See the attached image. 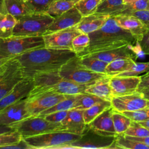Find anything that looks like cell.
Here are the masks:
<instances>
[{"label":"cell","mask_w":149,"mask_h":149,"mask_svg":"<svg viewBox=\"0 0 149 149\" xmlns=\"http://www.w3.org/2000/svg\"><path fill=\"white\" fill-rule=\"evenodd\" d=\"M141 93L142 96L146 100L149 101V88H146L140 91Z\"/></svg>","instance_id":"51"},{"label":"cell","mask_w":149,"mask_h":149,"mask_svg":"<svg viewBox=\"0 0 149 149\" xmlns=\"http://www.w3.org/2000/svg\"><path fill=\"white\" fill-rule=\"evenodd\" d=\"M113 108L111 107L99 115L91 122L87 125L88 128L95 133L105 136H116L112 114Z\"/></svg>","instance_id":"16"},{"label":"cell","mask_w":149,"mask_h":149,"mask_svg":"<svg viewBox=\"0 0 149 149\" xmlns=\"http://www.w3.org/2000/svg\"><path fill=\"white\" fill-rule=\"evenodd\" d=\"M77 57L79 63L86 69L95 72L105 73V69L108 64V62L88 55L77 56Z\"/></svg>","instance_id":"27"},{"label":"cell","mask_w":149,"mask_h":149,"mask_svg":"<svg viewBox=\"0 0 149 149\" xmlns=\"http://www.w3.org/2000/svg\"><path fill=\"white\" fill-rule=\"evenodd\" d=\"M148 108H149V101H148V104H147V106Z\"/></svg>","instance_id":"55"},{"label":"cell","mask_w":149,"mask_h":149,"mask_svg":"<svg viewBox=\"0 0 149 149\" xmlns=\"http://www.w3.org/2000/svg\"><path fill=\"white\" fill-rule=\"evenodd\" d=\"M121 113L132 120L137 122L149 119V108L147 107L133 111H124Z\"/></svg>","instance_id":"41"},{"label":"cell","mask_w":149,"mask_h":149,"mask_svg":"<svg viewBox=\"0 0 149 149\" xmlns=\"http://www.w3.org/2000/svg\"><path fill=\"white\" fill-rule=\"evenodd\" d=\"M27 99L24 98L0 111V125L11 124L31 116L27 109Z\"/></svg>","instance_id":"10"},{"label":"cell","mask_w":149,"mask_h":149,"mask_svg":"<svg viewBox=\"0 0 149 149\" xmlns=\"http://www.w3.org/2000/svg\"><path fill=\"white\" fill-rule=\"evenodd\" d=\"M23 139L22 135L16 130L0 134V148L13 144Z\"/></svg>","instance_id":"38"},{"label":"cell","mask_w":149,"mask_h":149,"mask_svg":"<svg viewBox=\"0 0 149 149\" xmlns=\"http://www.w3.org/2000/svg\"><path fill=\"white\" fill-rule=\"evenodd\" d=\"M101 0H79L75 7L82 15L87 16L96 12L97 7Z\"/></svg>","instance_id":"35"},{"label":"cell","mask_w":149,"mask_h":149,"mask_svg":"<svg viewBox=\"0 0 149 149\" xmlns=\"http://www.w3.org/2000/svg\"><path fill=\"white\" fill-rule=\"evenodd\" d=\"M59 74L63 79L83 84H93L101 79L109 77L105 73L95 72L82 66L78 61L77 55L62 66Z\"/></svg>","instance_id":"6"},{"label":"cell","mask_w":149,"mask_h":149,"mask_svg":"<svg viewBox=\"0 0 149 149\" xmlns=\"http://www.w3.org/2000/svg\"><path fill=\"white\" fill-rule=\"evenodd\" d=\"M104 101L101 98L87 93H80L76 95L74 108L80 110H85L97 102Z\"/></svg>","instance_id":"30"},{"label":"cell","mask_w":149,"mask_h":149,"mask_svg":"<svg viewBox=\"0 0 149 149\" xmlns=\"http://www.w3.org/2000/svg\"><path fill=\"white\" fill-rule=\"evenodd\" d=\"M44 47L42 36L0 38V60L9 61L28 51Z\"/></svg>","instance_id":"4"},{"label":"cell","mask_w":149,"mask_h":149,"mask_svg":"<svg viewBox=\"0 0 149 149\" xmlns=\"http://www.w3.org/2000/svg\"><path fill=\"white\" fill-rule=\"evenodd\" d=\"M111 77L101 79L89 86L85 92L94 94L101 99L111 101L113 97L109 84Z\"/></svg>","instance_id":"24"},{"label":"cell","mask_w":149,"mask_h":149,"mask_svg":"<svg viewBox=\"0 0 149 149\" xmlns=\"http://www.w3.org/2000/svg\"><path fill=\"white\" fill-rule=\"evenodd\" d=\"M116 148L149 149V146L140 141H137L125 137L123 133L117 134L115 136Z\"/></svg>","instance_id":"33"},{"label":"cell","mask_w":149,"mask_h":149,"mask_svg":"<svg viewBox=\"0 0 149 149\" xmlns=\"http://www.w3.org/2000/svg\"><path fill=\"white\" fill-rule=\"evenodd\" d=\"M2 1H3V0H0V8H1V5H2Z\"/></svg>","instance_id":"54"},{"label":"cell","mask_w":149,"mask_h":149,"mask_svg":"<svg viewBox=\"0 0 149 149\" xmlns=\"http://www.w3.org/2000/svg\"><path fill=\"white\" fill-rule=\"evenodd\" d=\"M83 111L74 108L69 110L66 117L61 122V131L82 136L87 128L83 118Z\"/></svg>","instance_id":"18"},{"label":"cell","mask_w":149,"mask_h":149,"mask_svg":"<svg viewBox=\"0 0 149 149\" xmlns=\"http://www.w3.org/2000/svg\"><path fill=\"white\" fill-rule=\"evenodd\" d=\"M69 111H63L54 112L49 113L43 117H44L47 120L54 122V123H61L64 119L66 117Z\"/></svg>","instance_id":"43"},{"label":"cell","mask_w":149,"mask_h":149,"mask_svg":"<svg viewBox=\"0 0 149 149\" xmlns=\"http://www.w3.org/2000/svg\"><path fill=\"white\" fill-rule=\"evenodd\" d=\"M91 84H79L62 79L54 85L44 88L37 93L29 94L27 98V99H30L40 94L48 93H58L63 95H76L84 93L87 87Z\"/></svg>","instance_id":"13"},{"label":"cell","mask_w":149,"mask_h":149,"mask_svg":"<svg viewBox=\"0 0 149 149\" xmlns=\"http://www.w3.org/2000/svg\"><path fill=\"white\" fill-rule=\"evenodd\" d=\"M78 1L54 0L49 5L46 13L55 17L74 7Z\"/></svg>","instance_id":"29"},{"label":"cell","mask_w":149,"mask_h":149,"mask_svg":"<svg viewBox=\"0 0 149 149\" xmlns=\"http://www.w3.org/2000/svg\"><path fill=\"white\" fill-rule=\"evenodd\" d=\"M0 12L3 14H10L17 18L33 12L26 0H3Z\"/></svg>","instance_id":"23"},{"label":"cell","mask_w":149,"mask_h":149,"mask_svg":"<svg viewBox=\"0 0 149 149\" xmlns=\"http://www.w3.org/2000/svg\"><path fill=\"white\" fill-rule=\"evenodd\" d=\"M112 107L111 102L104 100L83 111V118L86 125L89 124L105 109Z\"/></svg>","instance_id":"28"},{"label":"cell","mask_w":149,"mask_h":149,"mask_svg":"<svg viewBox=\"0 0 149 149\" xmlns=\"http://www.w3.org/2000/svg\"><path fill=\"white\" fill-rule=\"evenodd\" d=\"M149 72V62H136L129 70L123 72L115 76H138L142 73H146Z\"/></svg>","instance_id":"37"},{"label":"cell","mask_w":149,"mask_h":149,"mask_svg":"<svg viewBox=\"0 0 149 149\" xmlns=\"http://www.w3.org/2000/svg\"><path fill=\"white\" fill-rule=\"evenodd\" d=\"M54 0H26L33 12H46Z\"/></svg>","instance_id":"42"},{"label":"cell","mask_w":149,"mask_h":149,"mask_svg":"<svg viewBox=\"0 0 149 149\" xmlns=\"http://www.w3.org/2000/svg\"><path fill=\"white\" fill-rule=\"evenodd\" d=\"M149 10V0H136L132 2L126 3L125 9L121 14H128L131 12Z\"/></svg>","instance_id":"40"},{"label":"cell","mask_w":149,"mask_h":149,"mask_svg":"<svg viewBox=\"0 0 149 149\" xmlns=\"http://www.w3.org/2000/svg\"><path fill=\"white\" fill-rule=\"evenodd\" d=\"M3 74H1V75H0V80L1 79V78H2V75H3Z\"/></svg>","instance_id":"56"},{"label":"cell","mask_w":149,"mask_h":149,"mask_svg":"<svg viewBox=\"0 0 149 149\" xmlns=\"http://www.w3.org/2000/svg\"><path fill=\"white\" fill-rule=\"evenodd\" d=\"M140 125H141L142 126L149 129V119H147L146 120L144 121H141V122H139Z\"/></svg>","instance_id":"52"},{"label":"cell","mask_w":149,"mask_h":149,"mask_svg":"<svg viewBox=\"0 0 149 149\" xmlns=\"http://www.w3.org/2000/svg\"><path fill=\"white\" fill-rule=\"evenodd\" d=\"M10 60L9 61L0 60V75L4 73V72L6 71V69L8 68Z\"/></svg>","instance_id":"49"},{"label":"cell","mask_w":149,"mask_h":149,"mask_svg":"<svg viewBox=\"0 0 149 149\" xmlns=\"http://www.w3.org/2000/svg\"><path fill=\"white\" fill-rule=\"evenodd\" d=\"M66 95L48 93L27 99V109L31 115H38L40 113L52 107L66 98Z\"/></svg>","instance_id":"12"},{"label":"cell","mask_w":149,"mask_h":149,"mask_svg":"<svg viewBox=\"0 0 149 149\" xmlns=\"http://www.w3.org/2000/svg\"><path fill=\"white\" fill-rule=\"evenodd\" d=\"M141 81V76L111 77L109 84L113 97L122 96L137 92Z\"/></svg>","instance_id":"14"},{"label":"cell","mask_w":149,"mask_h":149,"mask_svg":"<svg viewBox=\"0 0 149 149\" xmlns=\"http://www.w3.org/2000/svg\"><path fill=\"white\" fill-rule=\"evenodd\" d=\"M111 102L113 109L120 112L136 111L146 107L148 104V100L144 98L141 93L138 91L131 94L113 97Z\"/></svg>","instance_id":"11"},{"label":"cell","mask_w":149,"mask_h":149,"mask_svg":"<svg viewBox=\"0 0 149 149\" xmlns=\"http://www.w3.org/2000/svg\"><path fill=\"white\" fill-rule=\"evenodd\" d=\"M120 27L130 32L137 42L141 39L147 29L137 17L130 15H118L112 16Z\"/></svg>","instance_id":"20"},{"label":"cell","mask_w":149,"mask_h":149,"mask_svg":"<svg viewBox=\"0 0 149 149\" xmlns=\"http://www.w3.org/2000/svg\"><path fill=\"white\" fill-rule=\"evenodd\" d=\"M76 95H66V98L49 109L42 111L38 115L41 116H44L49 113L63 111H69L71 109L74 108V102L76 98Z\"/></svg>","instance_id":"32"},{"label":"cell","mask_w":149,"mask_h":149,"mask_svg":"<svg viewBox=\"0 0 149 149\" xmlns=\"http://www.w3.org/2000/svg\"><path fill=\"white\" fill-rule=\"evenodd\" d=\"M112 119L115 130L116 134L124 133L130 126L132 122V120L129 118L125 116L122 113L115 110L113 111Z\"/></svg>","instance_id":"34"},{"label":"cell","mask_w":149,"mask_h":149,"mask_svg":"<svg viewBox=\"0 0 149 149\" xmlns=\"http://www.w3.org/2000/svg\"><path fill=\"white\" fill-rule=\"evenodd\" d=\"M15 130L12 127L10 126H6V125H0V134L9 132Z\"/></svg>","instance_id":"50"},{"label":"cell","mask_w":149,"mask_h":149,"mask_svg":"<svg viewBox=\"0 0 149 149\" xmlns=\"http://www.w3.org/2000/svg\"><path fill=\"white\" fill-rule=\"evenodd\" d=\"M123 134L134 137H146L149 136V129L142 126L137 122L132 120L130 126Z\"/></svg>","instance_id":"39"},{"label":"cell","mask_w":149,"mask_h":149,"mask_svg":"<svg viewBox=\"0 0 149 149\" xmlns=\"http://www.w3.org/2000/svg\"><path fill=\"white\" fill-rule=\"evenodd\" d=\"M76 55L71 50L44 47L28 51L14 58L19 65L23 78L33 80L38 74L59 71L63 65Z\"/></svg>","instance_id":"1"},{"label":"cell","mask_w":149,"mask_h":149,"mask_svg":"<svg viewBox=\"0 0 149 149\" xmlns=\"http://www.w3.org/2000/svg\"><path fill=\"white\" fill-rule=\"evenodd\" d=\"M146 88H149V72L141 76V81L138 86L137 91L140 92Z\"/></svg>","instance_id":"46"},{"label":"cell","mask_w":149,"mask_h":149,"mask_svg":"<svg viewBox=\"0 0 149 149\" xmlns=\"http://www.w3.org/2000/svg\"><path fill=\"white\" fill-rule=\"evenodd\" d=\"M88 47L77 56H81L125 45H132L137 42L130 32L117 24L112 16H110L101 28L88 34Z\"/></svg>","instance_id":"2"},{"label":"cell","mask_w":149,"mask_h":149,"mask_svg":"<svg viewBox=\"0 0 149 149\" xmlns=\"http://www.w3.org/2000/svg\"><path fill=\"white\" fill-rule=\"evenodd\" d=\"M109 17L110 16L107 14L95 12L82 16L80 22L76 26L81 33L88 34L101 28Z\"/></svg>","instance_id":"22"},{"label":"cell","mask_w":149,"mask_h":149,"mask_svg":"<svg viewBox=\"0 0 149 149\" xmlns=\"http://www.w3.org/2000/svg\"><path fill=\"white\" fill-rule=\"evenodd\" d=\"M125 137L130 139H132L137 141H140L141 143H144L145 144L147 145L148 146H149V136H146V137H134V136H128V135H125Z\"/></svg>","instance_id":"48"},{"label":"cell","mask_w":149,"mask_h":149,"mask_svg":"<svg viewBox=\"0 0 149 149\" xmlns=\"http://www.w3.org/2000/svg\"><path fill=\"white\" fill-rule=\"evenodd\" d=\"M81 33L74 26L42 36L44 47L56 49L73 51L72 42L75 37Z\"/></svg>","instance_id":"9"},{"label":"cell","mask_w":149,"mask_h":149,"mask_svg":"<svg viewBox=\"0 0 149 149\" xmlns=\"http://www.w3.org/2000/svg\"><path fill=\"white\" fill-rule=\"evenodd\" d=\"M138 42L143 53L149 55V29L143 34Z\"/></svg>","instance_id":"45"},{"label":"cell","mask_w":149,"mask_h":149,"mask_svg":"<svg viewBox=\"0 0 149 149\" xmlns=\"http://www.w3.org/2000/svg\"><path fill=\"white\" fill-rule=\"evenodd\" d=\"M136 63L132 58L119 59L109 62L106 67L105 73L109 77L115 76L131 68Z\"/></svg>","instance_id":"26"},{"label":"cell","mask_w":149,"mask_h":149,"mask_svg":"<svg viewBox=\"0 0 149 149\" xmlns=\"http://www.w3.org/2000/svg\"><path fill=\"white\" fill-rule=\"evenodd\" d=\"M34 87L31 79H23L0 100V111L24 98L27 97Z\"/></svg>","instance_id":"17"},{"label":"cell","mask_w":149,"mask_h":149,"mask_svg":"<svg viewBox=\"0 0 149 149\" xmlns=\"http://www.w3.org/2000/svg\"><path fill=\"white\" fill-rule=\"evenodd\" d=\"M123 0H101L96 12L107 14L110 16L119 15L125 9Z\"/></svg>","instance_id":"25"},{"label":"cell","mask_w":149,"mask_h":149,"mask_svg":"<svg viewBox=\"0 0 149 149\" xmlns=\"http://www.w3.org/2000/svg\"><path fill=\"white\" fill-rule=\"evenodd\" d=\"M63 148H116L115 136L98 134L87 126L85 132L80 139L66 145Z\"/></svg>","instance_id":"8"},{"label":"cell","mask_w":149,"mask_h":149,"mask_svg":"<svg viewBox=\"0 0 149 149\" xmlns=\"http://www.w3.org/2000/svg\"><path fill=\"white\" fill-rule=\"evenodd\" d=\"M90 44L88 34L80 33L75 37L72 42L73 51L77 55L83 52Z\"/></svg>","instance_id":"36"},{"label":"cell","mask_w":149,"mask_h":149,"mask_svg":"<svg viewBox=\"0 0 149 149\" xmlns=\"http://www.w3.org/2000/svg\"><path fill=\"white\" fill-rule=\"evenodd\" d=\"M130 45H125L121 47L97 52L88 54L85 55L93 56L108 63L113 61L119 59H136L137 53L130 47Z\"/></svg>","instance_id":"21"},{"label":"cell","mask_w":149,"mask_h":149,"mask_svg":"<svg viewBox=\"0 0 149 149\" xmlns=\"http://www.w3.org/2000/svg\"><path fill=\"white\" fill-rule=\"evenodd\" d=\"M81 137L64 131H54L23 139L30 149H63Z\"/></svg>","instance_id":"5"},{"label":"cell","mask_w":149,"mask_h":149,"mask_svg":"<svg viewBox=\"0 0 149 149\" xmlns=\"http://www.w3.org/2000/svg\"><path fill=\"white\" fill-rule=\"evenodd\" d=\"M17 131L23 138L34 136L54 131H61V123H54L47 120L44 117L31 115L10 125Z\"/></svg>","instance_id":"7"},{"label":"cell","mask_w":149,"mask_h":149,"mask_svg":"<svg viewBox=\"0 0 149 149\" xmlns=\"http://www.w3.org/2000/svg\"><path fill=\"white\" fill-rule=\"evenodd\" d=\"M81 17L82 15L74 6L63 13L55 17L44 34L74 26L80 22Z\"/></svg>","instance_id":"19"},{"label":"cell","mask_w":149,"mask_h":149,"mask_svg":"<svg viewBox=\"0 0 149 149\" xmlns=\"http://www.w3.org/2000/svg\"><path fill=\"white\" fill-rule=\"evenodd\" d=\"M136 0H123V2L126 4V3H130V2H132L133 1H135Z\"/></svg>","instance_id":"53"},{"label":"cell","mask_w":149,"mask_h":149,"mask_svg":"<svg viewBox=\"0 0 149 149\" xmlns=\"http://www.w3.org/2000/svg\"><path fill=\"white\" fill-rule=\"evenodd\" d=\"M16 22L17 18L12 15L0 12V38L12 36Z\"/></svg>","instance_id":"31"},{"label":"cell","mask_w":149,"mask_h":149,"mask_svg":"<svg viewBox=\"0 0 149 149\" xmlns=\"http://www.w3.org/2000/svg\"><path fill=\"white\" fill-rule=\"evenodd\" d=\"M54 17L46 12H32L17 18L12 36L19 37L42 36Z\"/></svg>","instance_id":"3"},{"label":"cell","mask_w":149,"mask_h":149,"mask_svg":"<svg viewBox=\"0 0 149 149\" xmlns=\"http://www.w3.org/2000/svg\"><path fill=\"white\" fill-rule=\"evenodd\" d=\"M3 148H11V149H30L29 145L24 141L23 139H22L20 141L17 143H16L13 144L9 145L8 146L5 147Z\"/></svg>","instance_id":"47"},{"label":"cell","mask_w":149,"mask_h":149,"mask_svg":"<svg viewBox=\"0 0 149 149\" xmlns=\"http://www.w3.org/2000/svg\"><path fill=\"white\" fill-rule=\"evenodd\" d=\"M124 15H130L137 17L141 21L147 29H149V10L136 11Z\"/></svg>","instance_id":"44"},{"label":"cell","mask_w":149,"mask_h":149,"mask_svg":"<svg viewBox=\"0 0 149 149\" xmlns=\"http://www.w3.org/2000/svg\"><path fill=\"white\" fill-rule=\"evenodd\" d=\"M23 78L17 61L10 60L8 68L0 80V100L8 93Z\"/></svg>","instance_id":"15"}]
</instances>
